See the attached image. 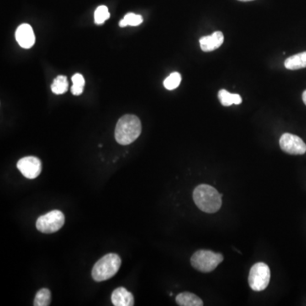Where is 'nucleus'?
<instances>
[{"label":"nucleus","instance_id":"obj_1","mask_svg":"<svg viewBox=\"0 0 306 306\" xmlns=\"http://www.w3.org/2000/svg\"><path fill=\"white\" fill-rule=\"evenodd\" d=\"M141 134V123L135 115L127 114L118 121L115 139L118 144L127 145L134 142Z\"/></svg>","mask_w":306,"mask_h":306},{"label":"nucleus","instance_id":"obj_2","mask_svg":"<svg viewBox=\"0 0 306 306\" xmlns=\"http://www.w3.org/2000/svg\"><path fill=\"white\" fill-rule=\"evenodd\" d=\"M193 200L197 208L205 213H216L221 208V194L208 185L197 186L193 191Z\"/></svg>","mask_w":306,"mask_h":306},{"label":"nucleus","instance_id":"obj_3","mask_svg":"<svg viewBox=\"0 0 306 306\" xmlns=\"http://www.w3.org/2000/svg\"><path fill=\"white\" fill-rule=\"evenodd\" d=\"M121 266V259L116 254H108L101 258L94 265L92 277L96 282H103L118 273Z\"/></svg>","mask_w":306,"mask_h":306},{"label":"nucleus","instance_id":"obj_4","mask_svg":"<svg viewBox=\"0 0 306 306\" xmlns=\"http://www.w3.org/2000/svg\"><path fill=\"white\" fill-rule=\"evenodd\" d=\"M223 260L224 257L221 254L210 250H198L191 256V264L197 271L208 273L215 270Z\"/></svg>","mask_w":306,"mask_h":306},{"label":"nucleus","instance_id":"obj_5","mask_svg":"<svg viewBox=\"0 0 306 306\" xmlns=\"http://www.w3.org/2000/svg\"><path fill=\"white\" fill-rule=\"evenodd\" d=\"M271 280V270L266 264L257 263L253 265L249 272V283L252 289L260 292L268 287Z\"/></svg>","mask_w":306,"mask_h":306},{"label":"nucleus","instance_id":"obj_6","mask_svg":"<svg viewBox=\"0 0 306 306\" xmlns=\"http://www.w3.org/2000/svg\"><path fill=\"white\" fill-rule=\"evenodd\" d=\"M64 224L65 216L61 211L55 209L40 216L36 221V227L42 233L50 234L58 232Z\"/></svg>","mask_w":306,"mask_h":306},{"label":"nucleus","instance_id":"obj_7","mask_svg":"<svg viewBox=\"0 0 306 306\" xmlns=\"http://www.w3.org/2000/svg\"><path fill=\"white\" fill-rule=\"evenodd\" d=\"M279 143L281 149L290 155H303L306 152L305 143L295 134L289 133L282 134Z\"/></svg>","mask_w":306,"mask_h":306},{"label":"nucleus","instance_id":"obj_8","mask_svg":"<svg viewBox=\"0 0 306 306\" xmlns=\"http://www.w3.org/2000/svg\"><path fill=\"white\" fill-rule=\"evenodd\" d=\"M17 167L27 179L33 180L39 176L42 171L41 161L36 157H25L17 162Z\"/></svg>","mask_w":306,"mask_h":306},{"label":"nucleus","instance_id":"obj_9","mask_svg":"<svg viewBox=\"0 0 306 306\" xmlns=\"http://www.w3.org/2000/svg\"><path fill=\"white\" fill-rule=\"evenodd\" d=\"M16 38L20 46L23 49H30L35 43V35L29 24H22L16 32Z\"/></svg>","mask_w":306,"mask_h":306},{"label":"nucleus","instance_id":"obj_10","mask_svg":"<svg viewBox=\"0 0 306 306\" xmlns=\"http://www.w3.org/2000/svg\"><path fill=\"white\" fill-rule=\"evenodd\" d=\"M224 42V35L221 32H215L212 35L204 36L200 38V46L202 51L210 52L221 46Z\"/></svg>","mask_w":306,"mask_h":306},{"label":"nucleus","instance_id":"obj_11","mask_svg":"<svg viewBox=\"0 0 306 306\" xmlns=\"http://www.w3.org/2000/svg\"><path fill=\"white\" fill-rule=\"evenodd\" d=\"M112 304L115 306L134 305V296L131 292L124 288L118 287L112 293Z\"/></svg>","mask_w":306,"mask_h":306},{"label":"nucleus","instance_id":"obj_12","mask_svg":"<svg viewBox=\"0 0 306 306\" xmlns=\"http://www.w3.org/2000/svg\"><path fill=\"white\" fill-rule=\"evenodd\" d=\"M176 303L181 306H202L203 302L202 299L191 292H181L176 296Z\"/></svg>","mask_w":306,"mask_h":306},{"label":"nucleus","instance_id":"obj_13","mask_svg":"<svg viewBox=\"0 0 306 306\" xmlns=\"http://www.w3.org/2000/svg\"><path fill=\"white\" fill-rule=\"evenodd\" d=\"M285 67L288 70H298L306 67V51L292 55L285 60Z\"/></svg>","mask_w":306,"mask_h":306},{"label":"nucleus","instance_id":"obj_14","mask_svg":"<svg viewBox=\"0 0 306 306\" xmlns=\"http://www.w3.org/2000/svg\"><path fill=\"white\" fill-rule=\"evenodd\" d=\"M219 101L224 107H229L233 104L239 105L242 102V98L238 94H232L225 91L220 90L218 94Z\"/></svg>","mask_w":306,"mask_h":306},{"label":"nucleus","instance_id":"obj_15","mask_svg":"<svg viewBox=\"0 0 306 306\" xmlns=\"http://www.w3.org/2000/svg\"><path fill=\"white\" fill-rule=\"evenodd\" d=\"M51 303V292L48 288H42L36 293L33 305L48 306Z\"/></svg>","mask_w":306,"mask_h":306},{"label":"nucleus","instance_id":"obj_16","mask_svg":"<svg viewBox=\"0 0 306 306\" xmlns=\"http://www.w3.org/2000/svg\"><path fill=\"white\" fill-rule=\"evenodd\" d=\"M68 89V82L66 76H58L55 78L51 85V91L56 95H62L66 93Z\"/></svg>","mask_w":306,"mask_h":306},{"label":"nucleus","instance_id":"obj_17","mask_svg":"<svg viewBox=\"0 0 306 306\" xmlns=\"http://www.w3.org/2000/svg\"><path fill=\"white\" fill-rule=\"evenodd\" d=\"M71 81L73 83L71 89V93L73 94L74 96H80L84 91V87H85V80L84 76H83L82 74H74L71 78Z\"/></svg>","mask_w":306,"mask_h":306},{"label":"nucleus","instance_id":"obj_18","mask_svg":"<svg viewBox=\"0 0 306 306\" xmlns=\"http://www.w3.org/2000/svg\"><path fill=\"white\" fill-rule=\"evenodd\" d=\"M181 82V75L179 72H173L168 76L166 80H164V87L166 88L169 91H173L176 88L179 87V85Z\"/></svg>","mask_w":306,"mask_h":306},{"label":"nucleus","instance_id":"obj_19","mask_svg":"<svg viewBox=\"0 0 306 306\" xmlns=\"http://www.w3.org/2000/svg\"><path fill=\"white\" fill-rule=\"evenodd\" d=\"M110 18L109 11L107 6H99L95 11V22L96 24H103L107 20Z\"/></svg>","mask_w":306,"mask_h":306},{"label":"nucleus","instance_id":"obj_20","mask_svg":"<svg viewBox=\"0 0 306 306\" xmlns=\"http://www.w3.org/2000/svg\"><path fill=\"white\" fill-rule=\"evenodd\" d=\"M123 19L125 20L129 26H133V27L139 26L143 22V18L141 16L134 14V13H128V14L125 15V17H123Z\"/></svg>","mask_w":306,"mask_h":306},{"label":"nucleus","instance_id":"obj_21","mask_svg":"<svg viewBox=\"0 0 306 306\" xmlns=\"http://www.w3.org/2000/svg\"><path fill=\"white\" fill-rule=\"evenodd\" d=\"M119 26H120L121 28H125V27L129 26V25H128L125 20L123 19L121 20L120 22H119Z\"/></svg>","mask_w":306,"mask_h":306},{"label":"nucleus","instance_id":"obj_22","mask_svg":"<svg viewBox=\"0 0 306 306\" xmlns=\"http://www.w3.org/2000/svg\"><path fill=\"white\" fill-rule=\"evenodd\" d=\"M302 98H303V103L306 105V91H303V96H302Z\"/></svg>","mask_w":306,"mask_h":306},{"label":"nucleus","instance_id":"obj_23","mask_svg":"<svg viewBox=\"0 0 306 306\" xmlns=\"http://www.w3.org/2000/svg\"><path fill=\"white\" fill-rule=\"evenodd\" d=\"M239 1H243V2H247V1H252V0H239Z\"/></svg>","mask_w":306,"mask_h":306}]
</instances>
